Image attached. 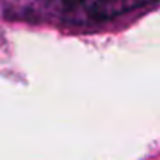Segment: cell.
I'll use <instances>...</instances> for the list:
<instances>
[{"instance_id":"1","label":"cell","mask_w":160,"mask_h":160,"mask_svg":"<svg viewBox=\"0 0 160 160\" xmlns=\"http://www.w3.org/2000/svg\"><path fill=\"white\" fill-rule=\"evenodd\" d=\"M152 2L155 0H69V5L91 21H110Z\"/></svg>"}]
</instances>
